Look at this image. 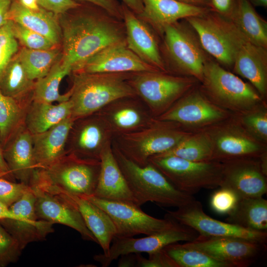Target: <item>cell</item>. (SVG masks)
Instances as JSON below:
<instances>
[{
  "mask_svg": "<svg viewBox=\"0 0 267 267\" xmlns=\"http://www.w3.org/2000/svg\"><path fill=\"white\" fill-rule=\"evenodd\" d=\"M60 17L62 64L72 69L109 45L126 41V30L120 20L99 7Z\"/></svg>",
  "mask_w": 267,
  "mask_h": 267,
  "instance_id": "1",
  "label": "cell"
},
{
  "mask_svg": "<svg viewBox=\"0 0 267 267\" xmlns=\"http://www.w3.org/2000/svg\"><path fill=\"white\" fill-rule=\"evenodd\" d=\"M69 98L75 120L97 113L117 100L137 96L129 83L133 73H73Z\"/></svg>",
  "mask_w": 267,
  "mask_h": 267,
  "instance_id": "2",
  "label": "cell"
},
{
  "mask_svg": "<svg viewBox=\"0 0 267 267\" xmlns=\"http://www.w3.org/2000/svg\"><path fill=\"white\" fill-rule=\"evenodd\" d=\"M112 148L137 206L151 202L163 206L178 208L196 200L192 195L176 187L150 163L140 166L125 156L114 143Z\"/></svg>",
  "mask_w": 267,
  "mask_h": 267,
  "instance_id": "3",
  "label": "cell"
},
{
  "mask_svg": "<svg viewBox=\"0 0 267 267\" xmlns=\"http://www.w3.org/2000/svg\"><path fill=\"white\" fill-rule=\"evenodd\" d=\"M199 87L211 102L238 115L266 102L256 89L211 58L206 63Z\"/></svg>",
  "mask_w": 267,
  "mask_h": 267,
  "instance_id": "4",
  "label": "cell"
},
{
  "mask_svg": "<svg viewBox=\"0 0 267 267\" xmlns=\"http://www.w3.org/2000/svg\"><path fill=\"white\" fill-rule=\"evenodd\" d=\"M162 55L168 72L203 79L205 65L211 58L193 28L182 19L166 26L161 36Z\"/></svg>",
  "mask_w": 267,
  "mask_h": 267,
  "instance_id": "5",
  "label": "cell"
},
{
  "mask_svg": "<svg viewBox=\"0 0 267 267\" xmlns=\"http://www.w3.org/2000/svg\"><path fill=\"white\" fill-rule=\"evenodd\" d=\"M100 168L99 160L81 158L68 153L51 166L36 170L30 185H47L57 190L78 196L93 195Z\"/></svg>",
  "mask_w": 267,
  "mask_h": 267,
  "instance_id": "6",
  "label": "cell"
},
{
  "mask_svg": "<svg viewBox=\"0 0 267 267\" xmlns=\"http://www.w3.org/2000/svg\"><path fill=\"white\" fill-rule=\"evenodd\" d=\"M191 133L154 118L142 129L116 136L114 143L128 159L144 166L149 158L170 150Z\"/></svg>",
  "mask_w": 267,
  "mask_h": 267,
  "instance_id": "7",
  "label": "cell"
},
{
  "mask_svg": "<svg viewBox=\"0 0 267 267\" xmlns=\"http://www.w3.org/2000/svg\"><path fill=\"white\" fill-rule=\"evenodd\" d=\"M129 83L156 118L199 82L193 77L157 71L133 73Z\"/></svg>",
  "mask_w": 267,
  "mask_h": 267,
  "instance_id": "8",
  "label": "cell"
},
{
  "mask_svg": "<svg viewBox=\"0 0 267 267\" xmlns=\"http://www.w3.org/2000/svg\"><path fill=\"white\" fill-rule=\"evenodd\" d=\"M179 190L192 195L202 188L221 186L222 164L216 161L193 162L176 156L158 154L148 159Z\"/></svg>",
  "mask_w": 267,
  "mask_h": 267,
  "instance_id": "9",
  "label": "cell"
},
{
  "mask_svg": "<svg viewBox=\"0 0 267 267\" xmlns=\"http://www.w3.org/2000/svg\"><path fill=\"white\" fill-rule=\"evenodd\" d=\"M200 131L210 140L212 161L222 163L239 158H259L267 152V144L250 134L233 115Z\"/></svg>",
  "mask_w": 267,
  "mask_h": 267,
  "instance_id": "10",
  "label": "cell"
},
{
  "mask_svg": "<svg viewBox=\"0 0 267 267\" xmlns=\"http://www.w3.org/2000/svg\"><path fill=\"white\" fill-rule=\"evenodd\" d=\"M232 114L211 102L197 86L156 119L195 132L222 121Z\"/></svg>",
  "mask_w": 267,
  "mask_h": 267,
  "instance_id": "11",
  "label": "cell"
},
{
  "mask_svg": "<svg viewBox=\"0 0 267 267\" xmlns=\"http://www.w3.org/2000/svg\"><path fill=\"white\" fill-rule=\"evenodd\" d=\"M95 204L109 216L116 229V237L149 235L168 229L177 222L166 218L160 219L144 212L132 202L100 198L93 195L81 196Z\"/></svg>",
  "mask_w": 267,
  "mask_h": 267,
  "instance_id": "12",
  "label": "cell"
},
{
  "mask_svg": "<svg viewBox=\"0 0 267 267\" xmlns=\"http://www.w3.org/2000/svg\"><path fill=\"white\" fill-rule=\"evenodd\" d=\"M224 21L234 50L233 72L247 79L266 101L267 49L252 42L230 20Z\"/></svg>",
  "mask_w": 267,
  "mask_h": 267,
  "instance_id": "13",
  "label": "cell"
},
{
  "mask_svg": "<svg viewBox=\"0 0 267 267\" xmlns=\"http://www.w3.org/2000/svg\"><path fill=\"white\" fill-rule=\"evenodd\" d=\"M30 186L35 195V211L39 220L69 226L78 231L84 239L97 243L75 204L68 195L46 185Z\"/></svg>",
  "mask_w": 267,
  "mask_h": 267,
  "instance_id": "14",
  "label": "cell"
},
{
  "mask_svg": "<svg viewBox=\"0 0 267 267\" xmlns=\"http://www.w3.org/2000/svg\"><path fill=\"white\" fill-rule=\"evenodd\" d=\"M165 217L193 229L201 236L237 237L265 244L267 241L266 231L252 230L214 219L204 212L202 204L196 200L177 210L168 211Z\"/></svg>",
  "mask_w": 267,
  "mask_h": 267,
  "instance_id": "15",
  "label": "cell"
},
{
  "mask_svg": "<svg viewBox=\"0 0 267 267\" xmlns=\"http://www.w3.org/2000/svg\"><path fill=\"white\" fill-rule=\"evenodd\" d=\"M182 244L227 263L231 267H249L267 249L266 244L243 238L199 235L193 241Z\"/></svg>",
  "mask_w": 267,
  "mask_h": 267,
  "instance_id": "16",
  "label": "cell"
},
{
  "mask_svg": "<svg viewBox=\"0 0 267 267\" xmlns=\"http://www.w3.org/2000/svg\"><path fill=\"white\" fill-rule=\"evenodd\" d=\"M199 234L193 229L177 222L174 227L142 238L115 237L106 256L95 255L94 259L107 267L121 255L128 254H147L160 250L169 244L179 241L190 242Z\"/></svg>",
  "mask_w": 267,
  "mask_h": 267,
  "instance_id": "17",
  "label": "cell"
},
{
  "mask_svg": "<svg viewBox=\"0 0 267 267\" xmlns=\"http://www.w3.org/2000/svg\"><path fill=\"white\" fill-rule=\"evenodd\" d=\"M196 32L205 51L224 68L232 69L234 50L224 17L209 11L184 19Z\"/></svg>",
  "mask_w": 267,
  "mask_h": 267,
  "instance_id": "18",
  "label": "cell"
},
{
  "mask_svg": "<svg viewBox=\"0 0 267 267\" xmlns=\"http://www.w3.org/2000/svg\"><path fill=\"white\" fill-rule=\"evenodd\" d=\"M35 204V195L31 187L9 207L17 218L0 221V224L17 241L22 250L29 243L44 240L53 231V224L38 218Z\"/></svg>",
  "mask_w": 267,
  "mask_h": 267,
  "instance_id": "19",
  "label": "cell"
},
{
  "mask_svg": "<svg viewBox=\"0 0 267 267\" xmlns=\"http://www.w3.org/2000/svg\"><path fill=\"white\" fill-rule=\"evenodd\" d=\"M160 71L131 50L126 42L106 46L76 65L73 73H136Z\"/></svg>",
  "mask_w": 267,
  "mask_h": 267,
  "instance_id": "20",
  "label": "cell"
},
{
  "mask_svg": "<svg viewBox=\"0 0 267 267\" xmlns=\"http://www.w3.org/2000/svg\"><path fill=\"white\" fill-rule=\"evenodd\" d=\"M113 135L97 114L76 120L70 132L67 153L79 157L100 160L103 149L112 143Z\"/></svg>",
  "mask_w": 267,
  "mask_h": 267,
  "instance_id": "21",
  "label": "cell"
},
{
  "mask_svg": "<svg viewBox=\"0 0 267 267\" xmlns=\"http://www.w3.org/2000/svg\"><path fill=\"white\" fill-rule=\"evenodd\" d=\"M220 187L234 191L239 198L262 197L267 192V175L260 158H244L222 162Z\"/></svg>",
  "mask_w": 267,
  "mask_h": 267,
  "instance_id": "22",
  "label": "cell"
},
{
  "mask_svg": "<svg viewBox=\"0 0 267 267\" xmlns=\"http://www.w3.org/2000/svg\"><path fill=\"white\" fill-rule=\"evenodd\" d=\"M122 7L128 48L145 63L161 71L168 72L162 55L157 33L123 3Z\"/></svg>",
  "mask_w": 267,
  "mask_h": 267,
  "instance_id": "23",
  "label": "cell"
},
{
  "mask_svg": "<svg viewBox=\"0 0 267 267\" xmlns=\"http://www.w3.org/2000/svg\"><path fill=\"white\" fill-rule=\"evenodd\" d=\"M124 98L114 101L97 113L107 125L113 137L142 129L154 119L149 111L133 99Z\"/></svg>",
  "mask_w": 267,
  "mask_h": 267,
  "instance_id": "24",
  "label": "cell"
},
{
  "mask_svg": "<svg viewBox=\"0 0 267 267\" xmlns=\"http://www.w3.org/2000/svg\"><path fill=\"white\" fill-rule=\"evenodd\" d=\"M75 121L70 117L44 132L32 134L36 170L51 166L67 153V140Z\"/></svg>",
  "mask_w": 267,
  "mask_h": 267,
  "instance_id": "25",
  "label": "cell"
},
{
  "mask_svg": "<svg viewBox=\"0 0 267 267\" xmlns=\"http://www.w3.org/2000/svg\"><path fill=\"white\" fill-rule=\"evenodd\" d=\"M143 9L137 15L161 36L167 25L187 17L199 16L210 11L205 6L189 5L177 0H142Z\"/></svg>",
  "mask_w": 267,
  "mask_h": 267,
  "instance_id": "26",
  "label": "cell"
},
{
  "mask_svg": "<svg viewBox=\"0 0 267 267\" xmlns=\"http://www.w3.org/2000/svg\"><path fill=\"white\" fill-rule=\"evenodd\" d=\"M98 182L93 196L107 200L132 202L136 200L113 154L112 143L102 151Z\"/></svg>",
  "mask_w": 267,
  "mask_h": 267,
  "instance_id": "27",
  "label": "cell"
},
{
  "mask_svg": "<svg viewBox=\"0 0 267 267\" xmlns=\"http://www.w3.org/2000/svg\"><path fill=\"white\" fill-rule=\"evenodd\" d=\"M2 150L4 159L15 179L30 186L36 168L32 134L24 125L16 132Z\"/></svg>",
  "mask_w": 267,
  "mask_h": 267,
  "instance_id": "28",
  "label": "cell"
},
{
  "mask_svg": "<svg viewBox=\"0 0 267 267\" xmlns=\"http://www.w3.org/2000/svg\"><path fill=\"white\" fill-rule=\"evenodd\" d=\"M60 192L66 194L74 202L88 228L103 249L102 254L106 256L116 234V227L109 216L101 208L82 196Z\"/></svg>",
  "mask_w": 267,
  "mask_h": 267,
  "instance_id": "29",
  "label": "cell"
},
{
  "mask_svg": "<svg viewBox=\"0 0 267 267\" xmlns=\"http://www.w3.org/2000/svg\"><path fill=\"white\" fill-rule=\"evenodd\" d=\"M56 16L43 8L32 10L24 6L19 1H13L8 20L44 36L56 46L61 41L62 34Z\"/></svg>",
  "mask_w": 267,
  "mask_h": 267,
  "instance_id": "30",
  "label": "cell"
},
{
  "mask_svg": "<svg viewBox=\"0 0 267 267\" xmlns=\"http://www.w3.org/2000/svg\"><path fill=\"white\" fill-rule=\"evenodd\" d=\"M72 115V103L57 104L32 100L26 107L24 125L32 134L44 132Z\"/></svg>",
  "mask_w": 267,
  "mask_h": 267,
  "instance_id": "31",
  "label": "cell"
},
{
  "mask_svg": "<svg viewBox=\"0 0 267 267\" xmlns=\"http://www.w3.org/2000/svg\"><path fill=\"white\" fill-rule=\"evenodd\" d=\"M225 221L248 229L265 231L267 229V200L263 196L240 198Z\"/></svg>",
  "mask_w": 267,
  "mask_h": 267,
  "instance_id": "32",
  "label": "cell"
},
{
  "mask_svg": "<svg viewBox=\"0 0 267 267\" xmlns=\"http://www.w3.org/2000/svg\"><path fill=\"white\" fill-rule=\"evenodd\" d=\"M228 19L252 42L267 49V22L247 0H236L235 9Z\"/></svg>",
  "mask_w": 267,
  "mask_h": 267,
  "instance_id": "33",
  "label": "cell"
},
{
  "mask_svg": "<svg viewBox=\"0 0 267 267\" xmlns=\"http://www.w3.org/2000/svg\"><path fill=\"white\" fill-rule=\"evenodd\" d=\"M71 73L70 69L62 64L61 58L51 67L48 73L35 83L32 100L52 103L67 101L71 95V90L64 94L59 92L61 81Z\"/></svg>",
  "mask_w": 267,
  "mask_h": 267,
  "instance_id": "34",
  "label": "cell"
},
{
  "mask_svg": "<svg viewBox=\"0 0 267 267\" xmlns=\"http://www.w3.org/2000/svg\"><path fill=\"white\" fill-rule=\"evenodd\" d=\"M27 76L33 81L45 76L62 57V51L56 46L48 49L22 48L17 54Z\"/></svg>",
  "mask_w": 267,
  "mask_h": 267,
  "instance_id": "35",
  "label": "cell"
},
{
  "mask_svg": "<svg viewBox=\"0 0 267 267\" xmlns=\"http://www.w3.org/2000/svg\"><path fill=\"white\" fill-rule=\"evenodd\" d=\"M34 81L30 80L17 54L5 68L0 80V91L4 95L20 102L34 89Z\"/></svg>",
  "mask_w": 267,
  "mask_h": 267,
  "instance_id": "36",
  "label": "cell"
},
{
  "mask_svg": "<svg viewBox=\"0 0 267 267\" xmlns=\"http://www.w3.org/2000/svg\"><path fill=\"white\" fill-rule=\"evenodd\" d=\"M160 154L174 156L193 162L212 161L211 143L202 131L191 133L173 148Z\"/></svg>",
  "mask_w": 267,
  "mask_h": 267,
  "instance_id": "37",
  "label": "cell"
},
{
  "mask_svg": "<svg viewBox=\"0 0 267 267\" xmlns=\"http://www.w3.org/2000/svg\"><path fill=\"white\" fill-rule=\"evenodd\" d=\"M26 108L0 91V145L3 148L24 125Z\"/></svg>",
  "mask_w": 267,
  "mask_h": 267,
  "instance_id": "38",
  "label": "cell"
},
{
  "mask_svg": "<svg viewBox=\"0 0 267 267\" xmlns=\"http://www.w3.org/2000/svg\"><path fill=\"white\" fill-rule=\"evenodd\" d=\"M178 267H231L199 250L177 243L163 248Z\"/></svg>",
  "mask_w": 267,
  "mask_h": 267,
  "instance_id": "39",
  "label": "cell"
},
{
  "mask_svg": "<svg viewBox=\"0 0 267 267\" xmlns=\"http://www.w3.org/2000/svg\"><path fill=\"white\" fill-rule=\"evenodd\" d=\"M235 116L250 134L260 141L267 144V102L263 103L242 114Z\"/></svg>",
  "mask_w": 267,
  "mask_h": 267,
  "instance_id": "40",
  "label": "cell"
},
{
  "mask_svg": "<svg viewBox=\"0 0 267 267\" xmlns=\"http://www.w3.org/2000/svg\"><path fill=\"white\" fill-rule=\"evenodd\" d=\"M11 22L13 34L24 47L31 49H48L56 47L44 36L17 23Z\"/></svg>",
  "mask_w": 267,
  "mask_h": 267,
  "instance_id": "41",
  "label": "cell"
},
{
  "mask_svg": "<svg viewBox=\"0 0 267 267\" xmlns=\"http://www.w3.org/2000/svg\"><path fill=\"white\" fill-rule=\"evenodd\" d=\"M9 21L0 28V80L12 58L18 50L17 40L14 37Z\"/></svg>",
  "mask_w": 267,
  "mask_h": 267,
  "instance_id": "42",
  "label": "cell"
},
{
  "mask_svg": "<svg viewBox=\"0 0 267 267\" xmlns=\"http://www.w3.org/2000/svg\"><path fill=\"white\" fill-rule=\"evenodd\" d=\"M239 198L233 190L221 186L212 194L210 199L211 207L218 214L228 215L235 208Z\"/></svg>",
  "mask_w": 267,
  "mask_h": 267,
  "instance_id": "43",
  "label": "cell"
},
{
  "mask_svg": "<svg viewBox=\"0 0 267 267\" xmlns=\"http://www.w3.org/2000/svg\"><path fill=\"white\" fill-rule=\"evenodd\" d=\"M22 251L17 241L0 224V267L17 261Z\"/></svg>",
  "mask_w": 267,
  "mask_h": 267,
  "instance_id": "44",
  "label": "cell"
},
{
  "mask_svg": "<svg viewBox=\"0 0 267 267\" xmlns=\"http://www.w3.org/2000/svg\"><path fill=\"white\" fill-rule=\"evenodd\" d=\"M31 187L22 182H16L0 178V201L9 207L19 200Z\"/></svg>",
  "mask_w": 267,
  "mask_h": 267,
  "instance_id": "45",
  "label": "cell"
},
{
  "mask_svg": "<svg viewBox=\"0 0 267 267\" xmlns=\"http://www.w3.org/2000/svg\"><path fill=\"white\" fill-rule=\"evenodd\" d=\"M137 259L136 267H178L176 264L162 249L148 254L145 258L140 254H135Z\"/></svg>",
  "mask_w": 267,
  "mask_h": 267,
  "instance_id": "46",
  "label": "cell"
},
{
  "mask_svg": "<svg viewBox=\"0 0 267 267\" xmlns=\"http://www.w3.org/2000/svg\"><path fill=\"white\" fill-rule=\"evenodd\" d=\"M38 4L43 9L56 15L65 14L81 5L74 0H38Z\"/></svg>",
  "mask_w": 267,
  "mask_h": 267,
  "instance_id": "47",
  "label": "cell"
},
{
  "mask_svg": "<svg viewBox=\"0 0 267 267\" xmlns=\"http://www.w3.org/2000/svg\"><path fill=\"white\" fill-rule=\"evenodd\" d=\"M236 0H207L206 6L210 11L229 19L235 6Z\"/></svg>",
  "mask_w": 267,
  "mask_h": 267,
  "instance_id": "48",
  "label": "cell"
},
{
  "mask_svg": "<svg viewBox=\"0 0 267 267\" xmlns=\"http://www.w3.org/2000/svg\"><path fill=\"white\" fill-rule=\"evenodd\" d=\"M97 6L112 16L122 20V7L117 0H79Z\"/></svg>",
  "mask_w": 267,
  "mask_h": 267,
  "instance_id": "49",
  "label": "cell"
},
{
  "mask_svg": "<svg viewBox=\"0 0 267 267\" xmlns=\"http://www.w3.org/2000/svg\"><path fill=\"white\" fill-rule=\"evenodd\" d=\"M0 178L15 181V178L11 174L4 159L3 150L0 145Z\"/></svg>",
  "mask_w": 267,
  "mask_h": 267,
  "instance_id": "50",
  "label": "cell"
},
{
  "mask_svg": "<svg viewBox=\"0 0 267 267\" xmlns=\"http://www.w3.org/2000/svg\"><path fill=\"white\" fill-rule=\"evenodd\" d=\"M13 0H0V28L8 21V13Z\"/></svg>",
  "mask_w": 267,
  "mask_h": 267,
  "instance_id": "51",
  "label": "cell"
},
{
  "mask_svg": "<svg viewBox=\"0 0 267 267\" xmlns=\"http://www.w3.org/2000/svg\"><path fill=\"white\" fill-rule=\"evenodd\" d=\"M118 263L119 267H136L137 259L135 254L121 255Z\"/></svg>",
  "mask_w": 267,
  "mask_h": 267,
  "instance_id": "52",
  "label": "cell"
},
{
  "mask_svg": "<svg viewBox=\"0 0 267 267\" xmlns=\"http://www.w3.org/2000/svg\"><path fill=\"white\" fill-rule=\"evenodd\" d=\"M122 3L132 10L136 15H139L143 9L142 0H121Z\"/></svg>",
  "mask_w": 267,
  "mask_h": 267,
  "instance_id": "53",
  "label": "cell"
},
{
  "mask_svg": "<svg viewBox=\"0 0 267 267\" xmlns=\"http://www.w3.org/2000/svg\"><path fill=\"white\" fill-rule=\"evenodd\" d=\"M18 215L14 214L8 207L0 201V221L6 219H14Z\"/></svg>",
  "mask_w": 267,
  "mask_h": 267,
  "instance_id": "54",
  "label": "cell"
},
{
  "mask_svg": "<svg viewBox=\"0 0 267 267\" xmlns=\"http://www.w3.org/2000/svg\"><path fill=\"white\" fill-rule=\"evenodd\" d=\"M19 2L24 6L32 10H36L40 8L38 0H19Z\"/></svg>",
  "mask_w": 267,
  "mask_h": 267,
  "instance_id": "55",
  "label": "cell"
},
{
  "mask_svg": "<svg viewBox=\"0 0 267 267\" xmlns=\"http://www.w3.org/2000/svg\"><path fill=\"white\" fill-rule=\"evenodd\" d=\"M183 3L198 6H206L207 0H177Z\"/></svg>",
  "mask_w": 267,
  "mask_h": 267,
  "instance_id": "56",
  "label": "cell"
},
{
  "mask_svg": "<svg viewBox=\"0 0 267 267\" xmlns=\"http://www.w3.org/2000/svg\"><path fill=\"white\" fill-rule=\"evenodd\" d=\"M253 6L267 8V0H247Z\"/></svg>",
  "mask_w": 267,
  "mask_h": 267,
  "instance_id": "57",
  "label": "cell"
}]
</instances>
